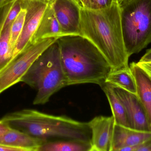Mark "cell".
I'll list each match as a JSON object with an SVG mask.
<instances>
[{
  "label": "cell",
  "mask_w": 151,
  "mask_h": 151,
  "mask_svg": "<svg viewBox=\"0 0 151 151\" xmlns=\"http://www.w3.org/2000/svg\"><path fill=\"white\" fill-rule=\"evenodd\" d=\"M80 35L88 39L99 49L112 71L129 67L118 2L99 10L81 8Z\"/></svg>",
  "instance_id": "obj_1"
},
{
  "label": "cell",
  "mask_w": 151,
  "mask_h": 151,
  "mask_svg": "<svg viewBox=\"0 0 151 151\" xmlns=\"http://www.w3.org/2000/svg\"><path fill=\"white\" fill-rule=\"evenodd\" d=\"M67 85L104 83L112 71L110 64L99 49L80 35H68L56 40Z\"/></svg>",
  "instance_id": "obj_2"
},
{
  "label": "cell",
  "mask_w": 151,
  "mask_h": 151,
  "mask_svg": "<svg viewBox=\"0 0 151 151\" xmlns=\"http://www.w3.org/2000/svg\"><path fill=\"white\" fill-rule=\"evenodd\" d=\"M12 128L20 130L43 142L73 140L90 142L88 122L65 116H56L33 109H23L3 117Z\"/></svg>",
  "instance_id": "obj_3"
},
{
  "label": "cell",
  "mask_w": 151,
  "mask_h": 151,
  "mask_svg": "<svg viewBox=\"0 0 151 151\" xmlns=\"http://www.w3.org/2000/svg\"><path fill=\"white\" fill-rule=\"evenodd\" d=\"M21 82L37 90L35 105L45 104L55 93L68 86L56 40L35 60Z\"/></svg>",
  "instance_id": "obj_4"
},
{
  "label": "cell",
  "mask_w": 151,
  "mask_h": 151,
  "mask_svg": "<svg viewBox=\"0 0 151 151\" xmlns=\"http://www.w3.org/2000/svg\"><path fill=\"white\" fill-rule=\"evenodd\" d=\"M119 4L124 44L129 57L151 43V0H123Z\"/></svg>",
  "instance_id": "obj_5"
},
{
  "label": "cell",
  "mask_w": 151,
  "mask_h": 151,
  "mask_svg": "<svg viewBox=\"0 0 151 151\" xmlns=\"http://www.w3.org/2000/svg\"><path fill=\"white\" fill-rule=\"evenodd\" d=\"M58 38L42 39L30 44L0 71V95L21 82L39 56Z\"/></svg>",
  "instance_id": "obj_6"
},
{
  "label": "cell",
  "mask_w": 151,
  "mask_h": 151,
  "mask_svg": "<svg viewBox=\"0 0 151 151\" xmlns=\"http://www.w3.org/2000/svg\"><path fill=\"white\" fill-rule=\"evenodd\" d=\"M19 1L22 8L26 10V14L23 30L16 44L12 59L32 43L33 37L50 2L48 0Z\"/></svg>",
  "instance_id": "obj_7"
},
{
  "label": "cell",
  "mask_w": 151,
  "mask_h": 151,
  "mask_svg": "<svg viewBox=\"0 0 151 151\" xmlns=\"http://www.w3.org/2000/svg\"><path fill=\"white\" fill-rule=\"evenodd\" d=\"M63 34H81V7L75 0H50Z\"/></svg>",
  "instance_id": "obj_8"
},
{
  "label": "cell",
  "mask_w": 151,
  "mask_h": 151,
  "mask_svg": "<svg viewBox=\"0 0 151 151\" xmlns=\"http://www.w3.org/2000/svg\"><path fill=\"white\" fill-rule=\"evenodd\" d=\"M113 87L114 91L125 108L130 128L141 131L151 132V124L137 95L120 88Z\"/></svg>",
  "instance_id": "obj_9"
},
{
  "label": "cell",
  "mask_w": 151,
  "mask_h": 151,
  "mask_svg": "<svg viewBox=\"0 0 151 151\" xmlns=\"http://www.w3.org/2000/svg\"><path fill=\"white\" fill-rule=\"evenodd\" d=\"M90 151H111L114 121L113 116H99L89 122Z\"/></svg>",
  "instance_id": "obj_10"
},
{
  "label": "cell",
  "mask_w": 151,
  "mask_h": 151,
  "mask_svg": "<svg viewBox=\"0 0 151 151\" xmlns=\"http://www.w3.org/2000/svg\"><path fill=\"white\" fill-rule=\"evenodd\" d=\"M150 139L151 132L114 124L111 151H120L125 147L138 146Z\"/></svg>",
  "instance_id": "obj_11"
},
{
  "label": "cell",
  "mask_w": 151,
  "mask_h": 151,
  "mask_svg": "<svg viewBox=\"0 0 151 151\" xmlns=\"http://www.w3.org/2000/svg\"><path fill=\"white\" fill-rule=\"evenodd\" d=\"M136 83L137 96L147 114L151 125V80L135 62L129 66Z\"/></svg>",
  "instance_id": "obj_12"
},
{
  "label": "cell",
  "mask_w": 151,
  "mask_h": 151,
  "mask_svg": "<svg viewBox=\"0 0 151 151\" xmlns=\"http://www.w3.org/2000/svg\"><path fill=\"white\" fill-rule=\"evenodd\" d=\"M63 35H64L50 1L33 37L32 43L45 38H58Z\"/></svg>",
  "instance_id": "obj_13"
},
{
  "label": "cell",
  "mask_w": 151,
  "mask_h": 151,
  "mask_svg": "<svg viewBox=\"0 0 151 151\" xmlns=\"http://www.w3.org/2000/svg\"><path fill=\"white\" fill-rule=\"evenodd\" d=\"M45 142L20 130L11 128L1 137L0 143L21 149L23 151H38Z\"/></svg>",
  "instance_id": "obj_14"
},
{
  "label": "cell",
  "mask_w": 151,
  "mask_h": 151,
  "mask_svg": "<svg viewBox=\"0 0 151 151\" xmlns=\"http://www.w3.org/2000/svg\"><path fill=\"white\" fill-rule=\"evenodd\" d=\"M110 104L114 124L130 127L123 104L114 91L113 86L108 82L100 85Z\"/></svg>",
  "instance_id": "obj_15"
},
{
  "label": "cell",
  "mask_w": 151,
  "mask_h": 151,
  "mask_svg": "<svg viewBox=\"0 0 151 151\" xmlns=\"http://www.w3.org/2000/svg\"><path fill=\"white\" fill-rule=\"evenodd\" d=\"M105 82L137 95L136 83L130 67L112 71Z\"/></svg>",
  "instance_id": "obj_16"
},
{
  "label": "cell",
  "mask_w": 151,
  "mask_h": 151,
  "mask_svg": "<svg viewBox=\"0 0 151 151\" xmlns=\"http://www.w3.org/2000/svg\"><path fill=\"white\" fill-rule=\"evenodd\" d=\"M89 142L73 140H59L43 143L38 151H90Z\"/></svg>",
  "instance_id": "obj_17"
},
{
  "label": "cell",
  "mask_w": 151,
  "mask_h": 151,
  "mask_svg": "<svg viewBox=\"0 0 151 151\" xmlns=\"http://www.w3.org/2000/svg\"><path fill=\"white\" fill-rule=\"evenodd\" d=\"M11 25L2 29L0 33V71L9 63L14 54L9 41Z\"/></svg>",
  "instance_id": "obj_18"
},
{
  "label": "cell",
  "mask_w": 151,
  "mask_h": 151,
  "mask_svg": "<svg viewBox=\"0 0 151 151\" xmlns=\"http://www.w3.org/2000/svg\"><path fill=\"white\" fill-rule=\"evenodd\" d=\"M26 14V10L24 8L22 7L20 12L16 19L13 21L11 27L10 44L13 52H14L17 42L23 30Z\"/></svg>",
  "instance_id": "obj_19"
},
{
  "label": "cell",
  "mask_w": 151,
  "mask_h": 151,
  "mask_svg": "<svg viewBox=\"0 0 151 151\" xmlns=\"http://www.w3.org/2000/svg\"><path fill=\"white\" fill-rule=\"evenodd\" d=\"M81 8L99 10L110 7L118 0H75Z\"/></svg>",
  "instance_id": "obj_20"
},
{
  "label": "cell",
  "mask_w": 151,
  "mask_h": 151,
  "mask_svg": "<svg viewBox=\"0 0 151 151\" xmlns=\"http://www.w3.org/2000/svg\"><path fill=\"white\" fill-rule=\"evenodd\" d=\"M22 9L21 3L19 0H16L11 8L7 17L4 20L2 29L8 27L13 23L17 17Z\"/></svg>",
  "instance_id": "obj_21"
},
{
  "label": "cell",
  "mask_w": 151,
  "mask_h": 151,
  "mask_svg": "<svg viewBox=\"0 0 151 151\" xmlns=\"http://www.w3.org/2000/svg\"><path fill=\"white\" fill-rule=\"evenodd\" d=\"M137 64L151 80V62H141L139 61Z\"/></svg>",
  "instance_id": "obj_22"
},
{
  "label": "cell",
  "mask_w": 151,
  "mask_h": 151,
  "mask_svg": "<svg viewBox=\"0 0 151 151\" xmlns=\"http://www.w3.org/2000/svg\"><path fill=\"white\" fill-rule=\"evenodd\" d=\"M11 128L7 122L1 119L0 120V137L5 135Z\"/></svg>",
  "instance_id": "obj_23"
},
{
  "label": "cell",
  "mask_w": 151,
  "mask_h": 151,
  "mask_svg": "<svg viewBox=\"0 0 151 151\" xmlns=\"http://www.w3.org/2000/svg\"><path fill=\"white\" fill-rule=\"evenodd\" d=\"M7 14L8 13L4 9L0 8V33L2 29L4 23L7 17Z\"/></svg>",
  "instance_id": "obj_24"
},
{
  "label": "cell",
  "mask_w": 151,
  "mask_h": 151,
  "mask_svg": "<svg viewBox=\"0 0 151 151\" xmlns=\"http://www.w3.org/2000/svg\"><path fill=\"white\" fill-rule=\"evenodd\" d=\"M0 151H23L21 149L7 146L0 143Z\"/></svg>",
  "instance_id": "obj_25"
},
{
  "label": "cell",
  "mask_w": 151,
  "mask_h": 151,
  "mask_svg": "<svg viewBox=\"0 0 151 151\" xmlns=\"http://www.w3.org/2000/svg\"><path fill=\"white\" fill-rule=\"evenodd\" d=\"M139 62H151V48L146 51V53L141 58Z\"/></svg>",
  "instance_id": "obj_26"
},
{
  "label": "cell",
  "mask_w": 151,
  "mask_h": 151,
  "mask_svg": "<svg viewBox=\"0 0 151 151\" xmlns=\"http://www.w3.org/2000/svg\"><path fill=\"white\" fill-rule=\"evenodd\" d=\"M123 1V0H118V3L120 2L121 1Z\"/></svg>",
  "instance_id": "obj_27"
},
{
  "label": "cell",
  "mask_w": 151,
  "mask_h": 151,
  "mask_svg": "<svg viewBox=\"0 0 151 151\" xmlns=\"http://www.w3.org/2000/svg\"><path fill=\"white\" fill-rule=\"evenodd\" d=\"M3 0H0V3H1V2Z\"/></svg>",
  "instance_id": "obj_28"
},
{
  "label": "cell",
  "mask_w": 151,
  "mask_h": 151,
  "mask_svg": "<svg viewBox=\"0 0 151 151\" xmlns=\"http://www.w3.org/2000/svg\"><path fill=\"white\" fill-rule=\"evenodd\" d=\"M48 1H50V0H48Z\"/></svg>",
  "instance_id": "obj_29"
}]
</instances>
